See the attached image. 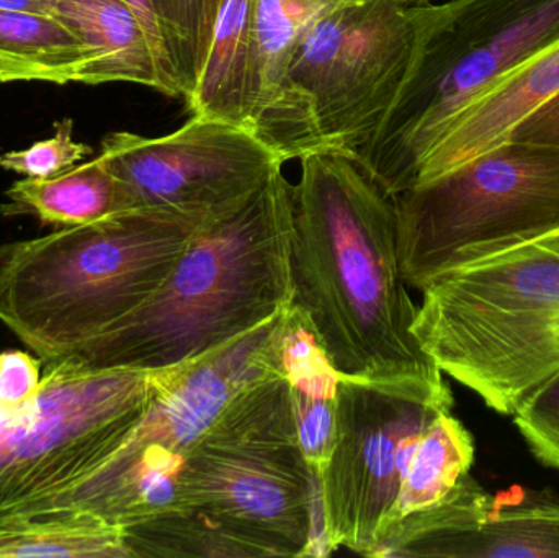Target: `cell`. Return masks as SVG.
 Instances as JSON below:
<instances>
[{
    "instance_id": "1",
    "label": "cell",
    "mask_w": 559,
    "mask_h": 558,
    "mask_svg": "<svg viewBox=\"0 0 559 558\" xmlns=\"http://www.w3.org/2000/svg\"><path fill=\"white\" fill-rule=\"evenodd\" d=\"M293 298L335 372L445 387L413 331L417 307L397 264L393 199L355 157L314 151L293 186Z\"/></svg>"
},
{
    "instance_id": "2",
    "label": "cell",
    "mask_w": 559,
    "mask_h": 558,
    "mask_svg": "<svg viewBox=\"0 0 559 558\" xmlns=\"http://www.w3.org/2000/svg\"><path fill=\"white\" fill-rule=\"evenodd\" d=\"M293 183L283 167L235 212L205 223L136 310L66 359L87 369H176L292 305Z\"/></svg>"
},
{
    "instance_id": "3",
    "label": "cell",
    "mask_w": 559,
    "mask_h": 558,
    "mask_svg": "<svg viewBox=\"0 0 559 558\" xmlns=\"http://www.w3.org/2000/svg\"><path fill=\"white\" fill-rule=\"evenodd\" d=\"M205 223L138 209L0 246V323L36 357H71L164 284Z\"/></svg>"
},
{
    "instance_id": "4",
    "label": "cell",
    "mask_w": 559,
    "mask_h": 558,
    "mask_svg": "<svg viewBox=\"0 0 559 558\" xmlns=\"http://www.w3.org/2000/svg\"><path fill=\"white\" fill-rule=\"evenodd\" d=\"M173 370H97L0 353V526L79 511Z\"/></svg>"
},
{
    "instance_id": "5",
    "label": "cell",
    "mask_w": 559,
    "mask_h": 558,
    "mask_svg": "<svg viewBox=\"0 0 559 558\" xmlns=\"http://www.w3.org/2000/svg\"><path fill=\"white\" fill-rule=\"evenodd\" d=\"M423 292L420 346L495 412L514 415L559 372V231L445 272Z\"/></svg>"
},
{
    "instance_id": "6",
    "label": "cell",
    "mask_w": 559,
    "mask_h": 558,
    "mask_svg": "<svg viewBox=\"0 0 559 558\" xmlns=\"http://www.w3.org/2000/svg\"><path fill=\"white\" fill-rule=\"evenodd\" d=\"M559 36V0H442L420 3L413 61L383 120L355 159L390 197L450 123Z\"/></svg>"
},
{
    "instance_id": "7",
    "label": "cell",
    "mask_w": 559,
    "mask_h": 558,
    "mask_svg": "<svg viewBox=\"0 0 559 558\" xmlns=\"http://www.w3.org/2000/svg\"><path fill=\"white\" fill-rule=\"evenodd\" d=\"M180 508L209 514L272 557H324L321 485L296 438L283 373L246 387L200 439L183 467Z\"/></svg>"
},
{
    "instance_id": "8",
    "label": "cell",
    "mask_w": 559,
    "mask_h": 558,
    "mask_svg": "<svg viewBox=\"0 0 559 558\" xmlns=\"http://www.w3.org/2000/svg\"><path fill=\"white\" fill-rule=\"evenodd\" d=\"M391 199L401 277L424 290L559 231V146L508 140Z\"/></svg>"
},
{
    "instance_id": "9",
    "label": "cell",
    "mask_w": 559,
    "mask_h": 558,
    "mask_svg": "<svg viewBox=\"0 0 559 558\" xmlns=\"http://www.w3.org/2000/svg\"><path fill=\"white\" fill-rule=\"evenodd\" d=\"M285 310L246 336L176 367L123 448L85 488L79 508L118 527L180 511L193 449L241 390L283 373Z\"/></svg>"
},
{
    "instance_id": "10",
    "label": "cell",
    "mask_w": 559,
    "mask_h": 558,
    "mask_svg": "<svg viewBox=\"0 0 559 558\" xmlns=\"http://www.w3.org/2000/svg\"><path fill=\"white\" fill-rule=\"evenodd\" d=\"M420 3L334 0L302 36L289 71L324 151L355 157L396 98L413 61Z\"/></svg>"
},
{
    "instance_id": "11",
    "label": "cell",
    "mask_w": 559,
    "mask_h": 558,
    "mask_svg": "<svg viewBox=\"0 0 559 558\" xmlns=\"http://www.w3.org/2000/svg\"><path fill=\"white\" fill-rule=\"evenodd\" d=\"M452 406L447 385L341 377L334 449L319 477L332 550L345 547L368 556L396 504L420 436Z\"/></svg>"
},
{
    "instance_id": "12",
    "label": "cell",
    "mask_w": 559,
    "mask_h": 558,
    "mask_svg": "<svg viewBox=\"0 0 559 558\" xmlns=\"http://www.w3.org/2000/svg\"><path fill=\"white\" fill-rule=\"evenodd\" d=\"M98 156L120 182L130 210H166L203 223L245 205L285 166L252 131L199 115L163 136L108 134Z\"/></svg>"
},
{
    "instance_id": "13",
    "label": "cell",
    "mask_w": 559,
    "mask_h": 558,
    "mask_svg": "<svg viewBox=\"0 0 559 558\" xmlns=\"http://www.w3.org/2000/svg\"><path fill=\"white\" fill-rule=\"evenodd\" d=\"M334 0H254L255 100L252 133L282 157L283 163L324 151L311 115L296 97L289 81L293 58L316 19Z\"/></svg>"
},
{
    "instance_id": "14",
    "label": "cell",
    "mask_w": 559,
    "mask_h": 558,
    "mask_svg": "<svg viewBox=\"0 0 559 558\" xmlns=\"http://www.w3.org/2000/svg\"><path fill=\"white\" fill-rule=\"evenodd\" d=\"M557 97L559 36L479 95L447 127L420 161L413 186L429 182L511 140L527 118Z\"/></svg>"
},
{
    "instance_id": "15",
    "label": "cell",
    "mask_w": 559,
    "mask_h": 558,
    "mask_svg": "<svg viewBox=\"0 0 559 558\" xmlns=\"http://www.w3.org/2000/svg\"><path fill=\"white\" fill-rule=\"evenodd\" d=\"M406 557L559 558V498L522 487L489 494L475 523L427 537Z\"/></svg>"
},
{
    "instance_id": "16",
    "label": "cell",
    "mask_w": 559,
    "mask_h": 558,
    "mask_svg": "<svg viewBox=\"0 0 559 558\" xmlns=\"http://www.w3.org/2000/svg\"><path fill=\"white\" fill-rule=\"evenodd\" d=\"M51 16L88 51L79 84L123 82L174 97L146 28L128 0H52Z\"/></svg>"
},
{
    "instance_id": "17",
    "label": "cell",
    "mask_w": 559,
    "mask_h": 558,
    "mask_svg": "<svg viewBox=\"0 0 559 558\" xmlns=\"http://www.w3.org/2000/svg\"><path fill=\"white\" fill-rule=\"evenodd\" d=\"M252 19L254 0H223L199 78L183 98L190 115L252 131L258 100Z\"/></svg>"
},
{
    "instance_id": "18",
    "label": "cell",
    "mask_w": 559,
    "mask_h": 558,
    "mask_svg": "<svg viewBox=\"0 0 559 558\" xmlns=\"http://www.w3.org/2000/svg\"><path fill=\"white\" fill-rule=\"evenodd\" d=\"M3 215L35 216L43 225H87L115 213L128 212L127 197L100 156L49 179L13 183L5 192Z\"/></svg>"
},
{
    "instance_id": "19",
    "label": "cell",
    "mask_w": 559,
    "mask_h": 558,
    "mask_svg": "<svg viewBox=\"0 0 559 558\" xmlns=\"http://www.w3.org/2000/svg\"><path fill=\"white\" fill-rule=\"evenodd\" d=\"M88 51L61 22L0 9V82L71 84L87 68Z\"/></svg>"
},
{
    "instance_id": "20",
    "label": "cell",
    "mask_w": 559,
    "mask_h": 558,
    "mask_svg": "<svg viewBox=\"0 0 559 558\" xmlns=\"http://www.w3.org/2000/svg\"><path fill=\"white\" fill-rule=\"evenodd\" d=\"M130 558L124 530L87 511L0 526V558Z\"/></svg>"
},
{
    "instance_id": "21",
    "label": "cell",
    "mask_w": 559,
    "mask_h": 558,
    "mask_svg": "<svg viewBox=\"0 0 559 558\" xmlns=\"http://www.w3.org/2000/svg\"><path fill=\"white\" fill-rule=\"evenodd\" d=\"M473 461L472 432L450 413L437 416L420 436L386 523L442 501L469 474Z\"/></svg>"
},
{
    "instance_id": "22",
    "label": "cell",
    "mask_w": 559,
    "mask_h": 558,
    "mask_svg": "<svg viewBox=\"0 0 559 558\" xmlns=\"http://www.w3.org/2000/svg\"><path fill=\"white\" fill-rule=\"evenodd\" d=\"M131 557H272L265 547L235 527L200 513L176 511L124 530Z\"/></svg>"
},
{
    "instance_id": "23",
    "label": "cell",
    "mask_w": 559,
    "mask_h": 558,
    "mask_svg": "<svg viewBox=\"0 0 559 558\" xmlns=\"http://www.w3.org/2000/svg\"><path fill=\"white\" fill-rule=\"evenodd\" d=\"M153 5L186 98L195 85L212 39L206 0H153Z\"/></svg>"
},
{
    "instance_id": "24",
    "label": "cell",
    "mask_w": 559,
    "mask_h": 558,
    "mask_svg": "<svg viewBox=\"0 0 559 558\" xmlns=\"http://www.w3.org/2000/svg\"><path fill=\"white\" fill-rule=\"evenodd\" d=\"M72 130L74 121L71 118L56 121L55 134L48 140L36 141L25 150L0 154V169L28 179L59 176L94 153L88 144L72 140Z\"/></svg>"
},
{
    "instance_id": "25",
    "label": "cell",
    "mask_w": 559,
    "mask_h": 558,
    "mask_svg": "<svg viewBox=\"0 0 559 558\" xmlns=\"http://www.w3.org/2000/svg\"><path fill=\"white\" fill-rule=\"evenodd\" d=\"M514 422L532 454L559 471V372L519 406Z\"/></svg>"
},
{
    "instance_id": "26",
    "label": "cell",
    "mask_w": 559,
    "mask_h": 558,
    "mask_svg": "<svg viewBox=\"0 0 559 558\" xmlns=\"http://www.w3.org/2000/svg\"><path fill=\"white\" fill-rule=\"evenodd\" d=\"M289 392L299 449L312 474L321 477L334 449L337 395L334 399H322L292 389Z\"/></svg>"
},
{
    "instance_id": "27",
    "label": "cell",
    "mask_w": 559,
    "mask_h": 558,
    "mask_svg": "<svg viewBox=\"0 0 559 558\" xmlns=\"http://www.w3.org/2000/svg\"><path fill=\"white\" fill-rule=\"evenodd\" d=\"M128 2L136 10L138 16H140L144 28H146L157 64H159L160 72H163L167 84L173 88L174 98H182V88H180L179 81H177L169 51H167L166 39H164L163 28H160L159 20H157L153 0H128Z\"/></svg>"
},
{
    "instance_id": "28",
    "label": "cell",
    "mask_w": 559,
    "mask_h": 558,
    "mask_svg": "<svg viewBox=\"0 0 559 558\" xmlns=\"http://www.w3.org/2000/svg\"><path fill=\"white\" fill-rule=\"evenodd\" d=\"M511 140L559 146V97L527 118Z\"/></svg>"
},
{
    "instance_id": "29",
    "label": "cell",
    "mask_w": 559,
    "mask_h": 558,
    "mask_svg": "<svg viewBox=\"0 0 559 558\" xmlns=\"http://www.w3.org/2000/svg\"><path fill=\"white\" fill-rule=\"evenodd\" d=\"M223 0H206V10H209V22L210 26L215 25L216 12H218L219 5H222Z\"/></svg>"
},
{
    "instance_id": "30",
    "label": "cell",
    "mask_w": 559,
    "mask_h": 558,
    "mask_svg": "<svg viewBox=\"0 0 559 558\" xmlns=\"http://www.w3.org/2000/svg\"><path fill=\"white\" fill-rule=\"evenodd\" d=\"M413 3H433V2H442V0H409Z\"/></svg>"
}]
</instances>
